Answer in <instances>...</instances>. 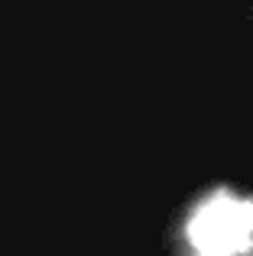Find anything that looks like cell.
<instances>
[{
  "label": "cell",
  "instance_id": "obj_1",
  "mask_svg": "<svg viewBox=\"0 0 253 256\" xmlns=\"http://www.w3.org/2000/svg\"><path fill=\"white\" fill-rule=\"evenodd\" d=\"M188 234L198 256H237L253 237V204L230 194H214L198 208Z\"/></svg>",
  "mask_w": 253,
  "mask_h": 256
}]
</instances>
